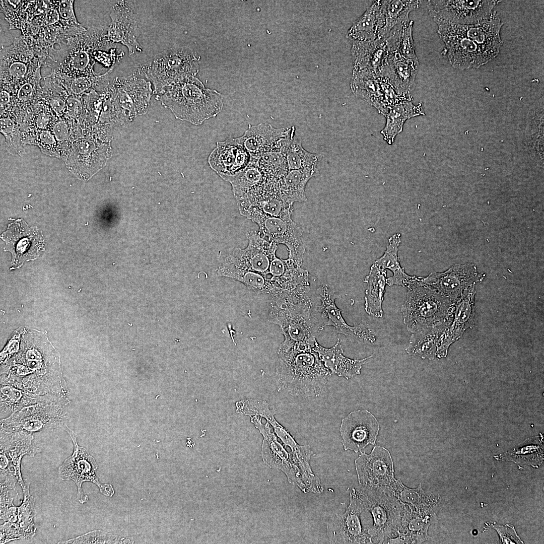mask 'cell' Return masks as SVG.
<instances>
[{
  "label": "cell",
  "mask_w": 544,
  "mask_h": 544,
  "mask_svg": "<svg viewBox=\"0 0 544 544\" xmlns=\"http://www.w3.org/2000/svg\"><path fill=\"white\" fill-rule=\"evenodd\" d=\"M0 382L35 395L69 397L60 356L47 332L24 327L18 352L1 364Z\"/></svg>",
  "instance_id": "cell-1"
},
{
  "label": "cell",
  "mask_w": 544,
  "mask_h": 544,
  "mask_svg": "<svg viewBox=\"0 0 544 544\" xmlns=\"http://www.w3.org/2000/svg\"><path fill=\"white\" fill-rule=\"evenodd\" d=\"M435 22L449 61L455 68H479L497 57L503 45L500 31L503 24L496 11L473 25Z\"/></svg>",
  "instance_id": "cell-2"
},
{
  "label": "cell",
  "mask_w": 544,
  "mask_h": 544,
  "mask_svg": "<svg viewBox=\"0 0 544 544\" xmlns=\"http://www.w3.org/2000/svg\"><path fill=\"white\" fill-rule=\"evenodd\" d=\"M310 290V286L303 287L271 298L268 320L280 327L285 337L278 354L292 349H312L314 346L320 330Z\"/></svg>",
  "instance_id": "cell-3"
},
{
  "label": "cell",
  "mask_w": 544,
  "mask_h": 544,
  "mask_svg": "<svg viewBox=\"0 0 544 544\" xmlns=\"http://www.w3.org/2000/svg\"><path fill=\"white\" fill-rule=\"evenodd\" d=\"M104 26H83L63 30L59 48L53 53L51 71L72 78L94 76V66L99 58L116 62V58L105 57L103 51L112 45L107 36Z\"/></svg>",
  "instance_id": "cell-4"
},
{
  "label": "cell",
  "mask_w": 544,
  "mask_h": 544,
  "mask_svg": "<svg viewBox=\"0 0 544 544\" xmlns=\"http://www.w3.org/2000/svg\"><path fill=\"white\" fill-rule=\"evenodd\" d=\"M278 388L294 396L317 397L325 390L331 372L312 349L278 354Z\"/></svg>",
  "instance_id": "cell-5"
},
{
  "label": "cell",
  "mask_w": 544,
  "mask_h": 544,
  "mask_svg": "<svg viewBox=\"0 0 544 544\" xmlns=\"http://www.w3.org/2000/svg\"><path fill=\"white\" fill-rule=\"evenodd\" d=\"M156 98L170 109L176 118L194 125L216 117L223 107L221 93L206 88L195 77L167 87L156 95Z\"/></svg>",
  "instance_id": "cell-6"
},
{
  "label": "cell",
  "mask_w": 544,
  "mask_h": 544,
  "mask_svg": "<svg viewBox=\"0 0 544 544\" xmlns=\"http://www.w3.org/2000/svg\"><path fill=\"white\" fill-rule=\"evenodd\" d=\"M253 424L263 436L262 455L269 466L282 470L291 484L304 493L320 494L324 488L319 478L312 471L309 463L313 451L309 445H298L290 452L278 441L268 422L262 424L256 418Z\"/></svg>",
  "instance_id": "cell-7"
},
{
  "label": "cell",
  "mask_w": 544,
  "mask_h": 544,
  "mask_svg": "<svg viewBox=\"0 0 544 544\" xmlns=\"http://www.w3.org/2000/svg\"><path fill=\"white\" fill-rule=\"evenodd\" d=\"M416 277L406 287V299L400 309L407 330L413 333L426 327L450 323L455 304L432 289L419 284Z\"/></svg>",
  "instance_id": "cell-8"
},
{
  "label": "cell",
  "mask_w": 544,
  "mask_h": 544,
  "mask_svg": "<svg viewBox=\"0 0 544 544\" xmlns=\"http://www.w3.org/2000/svg\"><path fill=\"white\" fill-rule=\"evenodd\" d=\"M200 57L186 46H175L157 53L138 66L134 73L150 81L157 95L164 89L199 72Z\"/></svg>",
  "instance_id": "cell-9"
},
{
  "label": "cell",
  "mask_w": 544,
  "mask_h": 544,
  "mask_svg": "<svg viewBox=\"0 0 544 544\" xmlns=\"http://www.w3.org/2000/svg\"><path fill=\"white\" fill-rule=\"evenodd\" d=\"M357 490L365 510L373 517V525L367 530L373 543H388L398 534L403 504L388 488L359 485Z\"/></svg>",
  "instance_id": "cell-10"
},
{
  "label": "cell",
  "mask_w": 544,
  "mask_h": 544,
  "mask_svg": "<svg viewBox=\"0 0 544 544\" xmlns=\"http://www.w3.org/2000/svg\"><path fill=\"white\" fill-rule=\"evenodd\" d=\"M69 397L47 400L25 407L1 420V429L33 434L63 428L69 419Z\"/></svg>",
  "instance_id": "cell-11"
},
{
  "label": "cell",
  "mask_w": 544,
  "mask_h": 544,
  "mask_svg": "<svg viewBox=\"0 0 544 544\" xmlns=\"http://www.w3.org/2000/svg\"><path fill=\"white\" fill-rule=\"evenodd\" d=\"M248 244L244 249L235 247L218 255L220 264L218 268L250 271L264 277L269 272L270 263L276 256L278 245L269 241L260 231L246 232Z\"/></svg>",
  "instance_id": "cell-12"
},
{
  "label": "cell",
  "mask_w": 544,
  "mask_h": 544,
  "mask_svg": "<svg viewBox=\"0 0 544 544\" xmlns=\"http://www.w3.org/2000/svg\"><path fill=\"white\" fill-rule=\"evenodd\" d=\"M62 430L70 435L73 443L74 450L72 454L66 458L58 467L59 478L62 480H71L75 483L77 488V499L81 504H84L88 500V496L84 493L82 487L83 483L86 482L95 484L99 488L100 493L104 496L112 497L115 493L112 486L99 482L96 475L98 464L86 449L78 444L75 432L66 424Z\"/></svg>",
  "instance_id": "cell-13"
},
{
  "label": "cell",
  "mask_w": 544,
  "mask_h": 544,
  "mask_svg": "<svg viewBox=\"0 0 544 544\" xmlns=\"http://www.w3.org/2000/svg\"><path fill=\"white\" fill-rule=\"evenodd\" d=\"M317 296L321 302L319 306H315L314 313L316 318L319 330L326 326L331 325L335 332L344 335L352 342L373 344L376 341L374 331L363 324L348 325L344 319L342 310L336 305V294L328 284L320 285L316 291Z\"/></svg>",
  "instance_id": "cell-14"
},
{
  "label": "cell",
  "mask_w": 544,
  "mask_h": 544,
  "mask_svg": "<svg viewBox=\"0 0 544 544\" xmlns=\"http://www.w3.org/2000/svg\"><path fill=\"white\" fill-rule=\"evenodd\" d=\"M486 276L473 263L455 264L446 270L433 271L425 277H416V282L448 298L455 304L469 287L481 283Z\"/></svg>",
  "instance_id": "cell-15"
},
{
  "label": "cell",
  "mask_w": 544,
  "mask_h": 544,
  "mask_svg": "<svg viewBox=\"0 0 544 544\" xmlns=\"http://www.w3.org/2000/svg\"><path fill=\"white\" fill-rule=\"evenodd\" d=\"M111 153L109 144L82 138L73 141L63 159L76 177L88 180L105 165Z\"/></svg>",
  "instance_id": "cell-16"
},
{
  "label": "cell",
  "mask_w": 544,
  "mask_h": 544,
  "mask_svg": "<svg viewBox=\"0 0 544 544\" xmlns=\"http://www.w3.org/2000/svg\"><path fill=\"white\" fill-rule=\"evenodd\" d=\"M364 510L357 490L353 488L345 511L332 514L327 522V535L330 543H373L367 530L361 525L360 515Z\"/></svg>",
  "instance_id": "cell-17"
},
{
  "label": "cell",
  "mask_w": 544,
  "mask_h": 544,
  "mask_svg": "<svg viewBox=\"0 0 544 544\" xmlns=\"http://www.w3.org/2000/svg\"><path fill=\"white\" fill-rule=\"evenodd\" d=\"M501 1H428L427 8L434 21L459 25L477 24L490 16Z\"/></svg>",
  "instance_id": "cell-18"
},
{
  "label": "cell",
  "mask_w": 544,
  "mask_h": 544,
  "mask_svg": "<svg viewBox=\"0 0 544 544\" xmlns=\"http://www.w3.org/2000/svg\"><path fill=\"white\" fill-rule=\"evenodd\" d=\"M247 218L258 225L260 233L268 240L285 245L289 251L288 258L302 265L305 251L301 240L303 232L292 217H271L255 213Z\"/></svg>",
  "instance_id": "cell-19"
},
{
  "label": "cell",
  "mask_w": 544,
  "mask_h": 544,
  "mask_svg": "<svg viewBox=\"0 0 544 544\" xmlns=\"http://www.w3.org/2000/svg\"><path fill=\"white\" fill-rule=\"evenodd\" d=\"M5 242V251L12 255L10 269L20 267L25 261L34 260L43 249V236L36 227L29 228L23 219L10 224L1 235Z\"/></svg>",
  "instance_id": "cell-20"
},
{
  "label": "cell",
  "mask_w": 544,
  "mask_h": 544,
  "mask_svg": "<svg viewBox=\"0 0 544 544\" xmlns=\"http://www.w3.org/2000/svg\"><path fill=\"white\" fill-rule=\"evenodd\" d=\"M360 452L355 460L359 485L389 488L396 480L389 451L383 447L375 445L369 454Z\"/></svg>",
  "instance_id": "cell-21"
},
{
  "label": "cell",
  "mask_w": 544,
  "mask_h": 544,
  "mask_svg": "<svg viewBox=\"0 0 544 544\" xmlns=\"http://www.w3.org/2000/svg\"><path fill=\"white\" fill-rule=\"evenodd\" d=\"M152 85L150 81L134 73L114 78L109 90L126 115L132 116L146 111L152 93Z\"/></svg>",
  "instance_id": "cell-22"
},
{
  "label": "cell",
  "mask_w": 544,
  "mask_h": 544,
  "mask_svg": "<svg viewBox=\"0 0 544 544\" xmlns=\"http://www.w3.org/2000/svg\"><path fill=\"white\" fill-rule=\"evenodd\" d=\"M111 22L107 29L110 43H120L126 47L129 55L142 51L138 39L140 34L138 16L132 1H119L111 8Z\"/></svg>",
  "instance_id": "cell-23"
},
{
  "label": "cell",
  "mask_w": 544,
  "mask_h": 544,
  "mask_svg": "<svg viewBox=\"0 0 544 544\" xmlns=\"http://www.w3.org/2000/svg\"><path fill=\"white\" fill-rule=\"evenodd\" d=\"M380 427L375 417L367 410L351 412L342 419L339 432L344 450L361 451L375 445Z\"/></svg>",
  "instance_id": "cell-24"
},
{
  "label": "cell",
  "mask_w": 544,
  "mask_h": 544,
  "mask_svg": "<svg viewBox=\"0 0 544 544\" xmlns=\"http://www.w3.org/2000/svg\"><path fill=\"white\" fill-rule=\"evenodd\" d=\"M350 88L354 95L385 116L392 103L395 91L388 80L366 70L353 71Z\"/></svg>",
  "instance_id": "cell-25"
},
{
  "label": "cell",
  "mask_w": 544,
  "mask_h": 544,
  "mask_svg": "<svg viewBox=\"0 0 544 544\" xmlns=\"http://www.w3.org/2000/svg\"><path fill=\"white\" fill-rule=\"evenodd\" d=\"M476 285L467 288L455 303L453 319L441 335L437 346L436 356L445 358L450 346L458 340L464 332L474 323Z\"/></svg>",
  "instance_id": "cell-26"
},
{
  "label": "cell",
  "mask_w": 544,
  "mask_h": 544,
  "mask_svg": "<svg viewBox=\"0 0 544 544\" xmlns=\"http://www.w3.org/2000/svg\"><path fill=\"white\" fill-rule=\"evenodd\" d=\"M251 155L238 138L218 142L208 157L212 170L223 179L233 176L250 163Z\"/></svg>",
  "instance_id": "cell-27"
},
{
  "label": "cell",
  "mask_w": 544,
  "mask_h": 544,
  "mask_svg": "<svg viewBox=\"0 0 544 544\" xmlns=\"http://www.w3.org/2000/svg\"><path fill=\"white\" fill-rule=\"evenodd\" d=\"M32 434L24 431L9 432L1 429V453H5L9 459V464L5 470L12 474L18 480L22 490L30 486L25 483L21 472V463L24 455L34 457L42 450L33 446Z\"/></svg>",
  "instance_id": "cell-28"
},
{
  "label": "cell",
  "mask_w": 544,
  "mask_h": 544,
  "mask_svg": "<svg viewBox=\"0 0 544 544\" xmlns=\"http://www.w3.org/2000/svg\"><path fill=\"white\" fill-rule=\"evenodd\" d=\"M401 523L395 537L388 543H421L429 539L430 526L437 520L440 509L417 511L404 505Z\"/></svg>",
  "instance_id": "cell-29"
},
{
  "label": "cell",
  "mask_w": 544,
  "mask_h": 544,
  "mask_svg": "<svg viewBox=\"0 0 544 544\" xmlns=\"http://www.w3.org/2000/svg\"><path fill=\"white\" fill-rule=\"evenodd\" d=\"M419 65V62L406 59L396 51H388L381 77L388 80L398 95L411 98Z\"/></svg>",
  "instance_id": "cell-30"
},
{
  "label": "cell",
  "mask_w": 544,
  "mask_h": 544,
  "mask_svg": "<svg viewBox=\"0 0 544 544\" xmlns=\"http://www.w3.org/2000/svg\"><path fill=\"white\" fill-rule=\"evenodd\" d=\"M351 53L353 71L366 70L376 77L381 76L388 54L384 39L353 42Z\"/></svg>",
  "instance_id": "cell-31"
},
{
  "label": "cell",
  "mask_w": 544,
  "mask_h": 544,
  "mask_svg": "<svg viewBox=\"0 0 544 544\" xmlns=\"http://www.w3.org/2000/svg\"><path fill=\"white\" fill-rule=\"evenodd\" d=\"M312 350L318 354L324 366L332 374H336L347 379L360 374L362 365L366 363L368 359L372 357L371 355L362 360H356L345 357L343 355L342 346L339 339L330 348L322 347L316 341Z\"/></svg>",
  "instance_id": "cell-32"
},
{
  "label": "cell",
  "mask_w": 544,
  "mask_h": 544,
  "mask_svg": "<svg viewBox=\"0 0 544 544\" xmlns=\"http://www.w3.org/2000/svg\"><path fill=\"white\" fill-rule=\"evenodd\" d=\"M308 276V271L292 260L276 256L264 277L276 283L284 291L291 292L302 287L310 286Z\"/></svg>",
  "instance_id": "cell-33"
},
{
  "label": "cell",
  "mask_w": 544,
  "mask_h": 544,
  "mask_svg": "<svg viewBox=\"0 0 544 544\" xmlns=\"http://www.w3.org/2000/svg\"><path fill=\"white\" fill-rule=\"evenodd\" d=\"M289 128H275L267 123L249 125L238 139L251 156L259 154L273 148L287 134Z\"/></svg>",
  "instance_id": "cell-34"
},
{
  "label": "cell",
  "mask_w": 544,
  "mask_h": 544,
  "mask_svg": "<svg viewBox=\"0 0 544 544\" xmlns=\"http://www.w3.org/2000/svg\"><path fill=\"white\" fill-rule=\"evenodd\" d=\"M421 1H380L379 30L377 39H384L396 25L410 20V13L418 9Z\"/></svg>",
  "instance_id": "cell-35"
},
{
  "label": "cell",
  "mask_w": 544,
  "mask_h": 544,
  "mask_svg": "<svg viewBox=\"0 0 544 544\" xmlns=\"http://www.w3.org/2000/svg\"><path fill=\"white\" fill-rule=\"evenodd\" d=\"M411 99H404L390 107L385 115L386 123L381 131L383 139L392 145L396 136L401 132L405 122L412 118L425 115L422 104L416 105Z\"/></svg>",
  "instance_id": "cell-36"
},
{
  "label": "cell",
  "mask_w": 544,
  "mask_h": 544,
  "mask_svg": "<svg viewBox=\"0 0 544 544\" xmlns=\"http://www.w3.org/2000/svg\"><path fill=\"white\" fill-rule=\"evenodd\" d=\"M1 420L29 405L64 396L53 394L35 395L26 392L9 383L0 382Z\"/></svg>",
  "instance_id": "cell-37"
},
{
  "label": "cell",
  "mask_w": 544,
  "mask_h": 544,
  "mask_svg": "<svg viewBox=\"0 0 544 544\" xmlns=\"http://www.w3.org/2000/svg\"><path fill=\"white\" fill-rule=\"evenodd\" d=\"M497 460L512 461L518 466L528 464L537 468L543 461V436L541 433L525 439L511 450L494 456Z\"/></svg>",
  "instance_id": "cell-38"
},
{
  "label": "cell",
  "mask_w": 544,
  "mask_h": 544,
  "mask_svg": "<svg viewBox=\"0 0 544 544\" xmlns=\"http://www.w3.org/2000/svg\"><path fill=\"white\" fill-rule=\"evenodd\" d=\"M404 505L417 511L440 509L441 498L430 491H425L420 483L414 489L404 485L400 479L395 481L388 488Z\"/></svg>",
  "instance_id": "cell-39"
},
{
  "label": "cell",
  "mask_w": 544,
  "mask_h": 544,
  "mask_svg": "<svg viewBox=\"0 0 544 544\" xmlns=\"http://www.w3.org/2000/svg\"><path fill=\"white\" fill-rule=\"evenodd\" d=\"M401 239L400 233H396L392 235L388 239V244L384 254L374 263L380 268L389 269L392 273V277L387 278V285L392 286L395 285L406 288L415 276L407 275L400 264L398 251Z\"/></svg>",
  "instance_id": "cell-40"
},
{
  "label": "cell",
  "mask_w": 544,
  "mask_h": 544,
  "mask_svg": "<svg viewBox=\"0 0 544 544\" xmlns=\"http://www.w3.org/2000/svg\"><path fill=\"white\" fill-rule=\"evenodd\" d=\"M387 273L374 263L364 282L367 284L365 290V310L372 316L382 318V303L387 285Z\"/></svg>",
  "instance_id": "cell-41"
},
{
  "label": "cell",
  "mask_w": 544,
  "mask_h": 544,
  "mask_svg": "<svg viewBox=\"0 0 544 544\" xmlns=\"http://www.w3.org/2000/svg\"><path fill=\"white\" fill-rule=\"evenodd\" d=\"M41 66L25 63L1 49V89L9 91L14 86L33 76Z\"/></svg>",
  "instance_id": "cell-42"
},
{
  "label": "cell",
  "mask_w": 544,
  "mask_h": 544,
  "mask_svg": "<svg viewBox=\"0 0 544 544\" xmlns=\"http://www.w3.org/2000/svg\"><path fill=\"white\" fill-rule=\"evenodd\" d=\"M450 324L426 327L412 333L406 352L423 359H434L439 338Z\"/></svg>",
  "instance_id": "cell-43"
},
{
  "label": "cell",
  "mask_w": 544,
  "mask_h": 544,
  "mask_svg": "<svg viewBox=\"0 0 544 544\" xmlns=\"http://www.w3.org/2000/svg\"><path fill=\"white\" fill-rule=\"evenodd\" d=\"M319 171L289 170L279 182L280 195L285 200L294 203L307 200L305 188L309 180L317 176Z\"/></svg>",
  "instance_id": "cell-44"
},
{
  "label": "cell",
  "mask_w": 544,
  "mask_h": 544,
  "mask_svg": "<svg viewBox=\"0 0 544 544\" xmlns=\"http://www.w3.org/2000/svg\"><path fill=\"white\" fill-rule=\"evenodd\" d=\"M380 7V1H374L363 14L353 23L346 33V37L353 42L377 39Z\"/></svg>",
  "instance_id": "cell-45"
},
{
  "label": "cell",
  "mask_w": 544,
  "mask_h": 544,
  "mask_svg": "<svg viewBox=\"0 0 544 544\" xmlns=\"http://www.w3.org/2000/svg\"><path fill=\"white\" fill-rule=\"evenodd\" d=\"M413 20L398 24L384 39L388 51H396L406 59L419 62L413 38Z\"/></svg>",
  "instance_id": "cell-46"
},
{
  "label": "cell",
  "mask_w": 544,
  "mask_h": 544,
  "mask_svg": "<svg viewBox=\"0 0 544 544\" xmlns=\"http://www.w3.org/2000/svg\"><path fill=\"white\" fill-rule=\"evenodd\" d=\"M293 204L284 199L280 194H276L238 209L240 214L246 218L255 213L271 217L288 218L292 217Z\"/></svg>",
  "instance_id": "cell-47"
},
{
  "label": "cell",
  "mask_w": 544,
  "mask_h": 544,
  "mask_svg": "<svg viewBox=\"0 0 544 544\" xmlns=\"http://www.w3.org/2000/svg\"><path fill=\"white\" fill-rule=\"evenodd\" d=\"M251 157L269 178L279 180L289 171L286 154L276 147Z\"/></svg>",
  "instance_id": "cell-48"
},
{
  "label": "cell",
  "mask_w": 544,
  "mask_h": 544,
  "mask_svg": "<svg viewBox=\"0 0 544 544\" xmlns=\"http://www.w3.org/2000/svg\"><path fill=\"white\" fill-rule=\"evenodd\" d=\"M321 156L306 151L301 141L295 137L290 143L287 152L286 160L289 170H309L319 171L317 165Z\"/></svg>",
  "instance_id": "cell-49"
},
{
  "label": "cell",
  "mask_w": 544,
  "mask_h": 544,
  "mask_svg": "<svg viewBox=\"0 0 544 544\" xmlns=\"http://www.w3.org/2000/svg\"><path fill=\"white\" fill-rule=\"evenodd\" d=\"M22 491L23 500L21 505L17 507V523L25 533L26 540H30L35 536L36 531L33 521L36 515L35 498L30 494L29 487Z\"/></svg>",
  "instance_id": "cell-50"
},
{
  "label": "cell",
  "mask_w": 544,
  "mask_h": 544,
  "mask_svg": "<svg viewBox=\"0 0 544 544\" xmlns=\"http://www.w3.org/2000/svg\"><path fill=\"white\" fill-rule=\"evenodd\" d=\"M1 117V132L6 138L8 151L12 155L21 156L24 149L17 125L8 114Z\"/></svg>",
  "instance_id": "cell-51"
},
{
  "label": "cell",
  "mask_w": 544,
  "mask_h": 544,
  "mask_svg": "<svg viewBox=\"0 0 544 544\" xmlns=\"http://www.w3.org/2000/svg\"><path fill=\"white\" fill-rule=\"evenodd\" d=\"M132 543L128 538L120 537L111 533L94 530L74 538L58 543Z\"/></svg>",
  "instance_id": "cell-52"
},
{
  "label": "cell",
  "mask_w": 544,
  "mask_h": 544,
  "mask_svg": "<svg viewBox=\"0 0 544 544\" xmlns=\"http://www.w3.org/2000/svg\"><path fill=\"white\" fill-rule=\"evenodd\" d=\"M17 479L10 472L1 470V510L3 512L14 506L13 501L18 496L16 484Z\"/></svg>",
  "instance_id": "cell-53"
},
{
  "label": "cell",
  "mask_w": 544,
  "mask_h": 544,
  "mask_svg": "<svg viewBox=\"0 0 544 544\" xmlns=\"http://www.w3.org/2000/svg\"><path fill=\"white\" fill-rule=\"evenodd\" d=\"M34 139V144L37 145L43 153L60 158L58 142L51 130H38Z\"/></svg>",
  "instance_id": "cell-54"
},
{
  "label": "cell",
  "mask_w": 544,
  "mask_h": 544,
  "mask_svg": "<svg viewBox=\"0 0 544 544\" xmlns=\"http://www.w3.org/2000/svg\"><path fill=\"white\" fill-rule=\"evenodd\" d=\"M74 3L75 1L73 0L59 1L58 10L60 23L64 28L76 27L81 25L77 21L75 15Z\"/></svg>",
  "instance_id": "cell-55"
},
{
  "label": "cell",
  "mask_w": 544,
  "mask_h": 544,
  "mask_svg": "<svg viewBox=\"0 0 544 544\" xmlns=\"http://www.w3.org/2000/svg\"><path fill=\"white\" fill-rule=\"evenodd\" d=\"M487 526L494 529L498 533L500 543H524L517 534L514 526L511 524L500 525L496 522L486 523Z\"/></svg>",
  "instance_id": "cell-56"
},
{
  "label": "cell",
  "mask_w": 544,
  "mask_h": 544,
  "mask_svg": "<svg viewBox=\"0 0 544 544\" xmlns=\"http://www.w3.org/2000/svg\"><path fill=\"white\" fill-rule=\"evenodd\" d=\"M24 327H20L13 332L7 344L0 353V363H3L11 358L19 351L21 338Z\"/></svg>",
  "instance_id": "cell-57"
},
{
  "label": "cell",
  "mask_w": 544,
  "mask_h": 544,
  "mask_svg": "<svg viewBox=\"0 0 544 544\" xmlns=\"http://www.w3.org/2000/svg\"><path fill=\"white\" fill-rule=\"evenodd\" d=\"M86 109L82 96L69 94L66 100L64 115L73 119H79L85 115Z\"/></svg>",
  "instance_id": "cell-58"
},
{
  "label": "cell",
  "mask_w": 544,
  "mask_h": 544,
  "mask_svg": "<svg viewBox=\"0 0 544 544\" xmlns=\"http://www.w3.org/2000/svg\"><path fill=\"white\" fill-rule=\"evenodd\" d=\"M19 539L26 540V537L17 522H4V523L1 525V544Z\"/></svg>",
  "instance_id": "cell-59"
},
{
  "label": "cell",
  "mask_w": 544,
  "mask_h": 544,
  "mask_svg": "<svg viewBox=\"0 0 544 544\" xmlns=\"http://www.w3.org/2000/svg\"><path fill=\"white\" fill-rule=\"evenodd\" d=\"M70 118L66 115L59 117L52 127L51 130L58 144L66 143L71 139L72 131L69 123Z\"/></svg>",
  "instance_id": "cell-60"
},
{
  "label": "cell",
  "mask_w": 544,
  "mask_h": 544,
  "mask_svg": "<svg viewBox=\"0 0 544 544\" xmlns=\"http://www.w3.org/2000/svg\"><path fill=\"white\" fill-rule=\"evenodd\" d=\"M59 1H50V7L44 16L43 27L49 26H58L62 27L60 23L58 13Z\"/></svg>",
  "instance_id": "cell-61"
}]
</instances>
